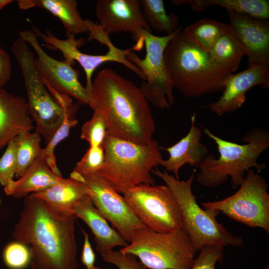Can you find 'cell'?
<instances>
[{"mask_svg": "<svg viewBox=\"0 0 269 269\" xmlns=\"http://www.w3.org/2000/svg\"><path fill=\"white\" fill-rule=\"evenodd\" d=\"M63 177L56 175L40 157L36 159L16 180L4 187L7 195L15 198L44 191L59 182Z\"/></svg>", "mask_w": 269, "mask_h": 269, "instance_id": "cell-22", "label": "cell"}, {"mask_svg": "<svg viewBox=\"0 0 269 269\" xmlns=\"http://www.w3.org/2000/svg\"><path fill=\"white\" fill-rule=\"evenodd\" d=\"M224 247L214 245L203 247L190 269H215L216 263L223 260Z\"/></svg>", "mask_w": 269, "mask_h": 269, "instance_id": "cell-34", "label": "cell"}, {"mask_svg": "<svg viewBox=\"0 0 269 269\" xmlns=\"http://www.w3.org/2000/svg\"><path fill=\"white\" fill-rule=\"evenodd\" d=\"M0 203H1V200H0Z\"/></svg>", "mask_w": 269, "mask_h": 269, "instance_id": "cell-41", "label": "cell"}, {"mask_svg": "<svg viewBox=\"0 0 269 269\" xmlns=\"http://www.w3.org/2000/svg\"><path fill=\"white\" fill-rule=\"evenodd\" d=\"M41 136L35 132H25L16 135L13 140L15 146L16 169L19 178L41 154Z\"/></svg>", "mask_w": 269, "mask_h": 269, "instance_id": "cell-29", "label": "cell"}, {"mask_svg": "<svg viewBox=\"0 0 269 269\" xmlns=\"http://www.w3.org/2000/svg\"><path fill=\"white\" fill-rule=\"evenodd\" d=\"M191 127L187 134L171 146L160 149L167 151L169 156L162 159L160 165L166 172H172L174 177L179 179L180 169L185 164L196 168L209 154L207 147L201 142L202 131L196 125V114L191 117Z\"/></svg>", "mask_w": 269, "mask_h": 269, "instance_id": "cell-18", "label": "cell"}, {"mask_svg": "<svg viewBox=\"0 0 269 269\" xmlns=\"http://www.w3.org/2000/svg\"><path fill=\"white\" fill-rule=\"evenodd\" d=\"M70 178L83 183L94 205L128 242L137 229L145 227L120 195L98 173L82 175L73 171Z\"/></svg>", "mask_w": 269, "mask_h": 269, "instance_id": "cell-12", "label": "cell"}, {"mask_svg": "<svg viewBox=\"0 0 269 269\" xmlns=\"http://www.w3.org/2000/svg\"><path fill=\"white\" fill-rule=\"evenodd\" d=\"M103 147L105 161L98 173L119 193L140 184L154 185L151 170L163 159L156 140L140 145L107 134Z\"/></svg>", "mask_w": 269, "mask_h": 269, "instance_id": "cell-5", "label": "cell"}, {"mask_svg": "<svg viewBox=\"0 0 269 269\" xmlns=\"http://www.w3.org/2000/svg\"><path fill=\"white\" fill-rule=\"evenodd\" d=\"M229 27V24L203 18L186 27L182 32L201 48L209 52Z\"/></svg>", "mask_w": 269, "mask_h": 269, "instance_id": "cell-27", "label": "cell"}, {"mask_svg": "<svg viewBox=\"0 0 269 269\" xmlns=\"http://www.w3.org/2000/svg\"><path fill=\"white\" fill-rule=\"evenodd\" d=\"M95 13L108 35L128 32L137 42L142 39L140 34L143 30L152 31L143 15L140 0H98Z\"/></svg>", "mask_w": 269, "mask_h": 269, "instance_id": "cell-15", "label": "cell"}, {"mask_svg": "<svg viewBox=\"0 0 269 269\" xmlns=\"http://www.w3.org/2000/svg\"><path fill=\"white\" fill-rule=\"evenodd\" d=\"M19 36L35 51L37 57L35 58V65L45 85L60 94L74 98L81 104L90 105L91 96L81 84L79 72L73 68L72 64L64 60H57L47 54L33 30H21Z\"/></svg>", "mask_w": 269, "mask_h": 269, "instance_id": "cell-13", "label": "cell"}, {"mask_svg": "<svg viewBox=\"0 0 269 269\" xmlns=\"http://www.w3.org/2000/svg\"><path fill=\"white\" fill-rule=\"evenodd\" d=\"M129 242L119 251L135 256L148 269H190L196 253L183 228L159 232L140 228Z\"/></svg>", "mask_w": 269, "mask_h": 269, "instance_id": "cell-7", "label": "cell"}, {"mask_svg": "<svg viewBox=\"0 0 269 269\" xmlns=\"http://www.w3.org/2000/svg\"><path fill=\"white\" fill-rule=\"evenodd\" d=\"M181 28L179 26L163 52L173 88L189 98L223 91L222 82L230 73L217 65L208 52L185 35Z\"/></svg>", "mask_w": 269, "mask_h": 269, "instance_id": "cell-3", "label": "cell"}, {"mask_svg": "<svg viewBox=\"0 0 269 269\" xmlns=\"http://www.w3.org/2000/svg\"><path fill=\"white\" fill-rule=\"evenodd\" d=\"M2 258L4 264L9 269H25L31 262L29 247L16 241L6 246Z\"/></svg>", "mask_w": 269, "mask_h": 269, "instance_id": "cell-30", "label": "cell"}, {"mask_svg": "<svg viewBox=\"0 0 269 269\" xmlns=\"http://www.w3.org/2000/svg\"><path fill=\"white\" fill-rule=\"evenodd\" d=\"M92 269H104L95 266V267L93 268Z\"/></svg>", "mask_w": 269, "mask_h": 269, "instance_id": "cell-39", "label": "cell"}, {"mask_svg": "<svg viewBox=\"0 0 269 269\" xmlns=\"http://www.w3.org/2000/svg\"><path fill=\"white\" fill-rule=\"evenodd\" d=\"M209 53L213 60L229 73L237 70L242 58L246 55L244 45L230 26Z\"/></svg>", "mask_w": 269, "mask_h": 269, "instance_id": "cell-25", "label": "cell"}, {"mask_svg": "<svg viewBox=\"0 0 269 269\" xmlns=\"http://www.w3.org/2000/svg\"><path fill=\"white\" fill-rule=\"evenodd\" d=\"M231 29L244 45L249 66L269 67V21L227 10Z\"/></svg>", "mask_w": 269, "mask_h": 269, "instance_id": "cell-16", "label": "cell"}, {"mask_svg": "<svg viewBox=\"0 0 269 269\" xmlns=\"http://www.w3.org/2000/svg\"><path fill=\"white\" fill-rule=\"evenodd\" d=\"M75 218L58 216L32 194L25 197L12 237L30 246L31 269L78 268Z\"/></svg>", "mask_w": 269, "mask_h": 269, "instance_id": "cell-1", "label": "cell"}, {"mask_svg": "<svg viewBox=\"0 0 269 269\" xmlns=\"http://www.w3.org/2000/svg\"><path fill=\"white\" fill-rule=\"evenodd\" d=\"M223 93L218 100L208 106L210 110L221 116L239 109L245 103V94L251 88L269 86V67L252 66L237 74L230 73L224 79Z\"/></svg>", "mask_w": 269, "mask_h": 269, "instance_id": "cell-17", "label": "cell"}, {"mask_svg": "<svg viewBox=\"0 0 269 269\" xmlns=\"http://www.w3.org/2000/svg\"><path fill=\"white\" fill-rule=\"evenodd\" d=\"M13 1L12 0H0V10L4 7Z\"/></svg>", "mask_w": 269, "mask_h": 269, "instance_id": "cell-38", "label": "cell"}, {"mask_svg": "<svg viewBox=\"0 0 269 269\" xmlns=\"http://www.w3.org/2000/svg\"><path fill=\"white\" fill-rule=\"evenodd\" d=\"M17 2L22 9L37 7L49 11L61 21L67 34L75 35L88 32L76 0H18Z\"/></svg>", "mask_w": 269, "mask_h": 269, "instance_id": "cell-23", "label": "cell"}, {"mask_svg": "<svg viewBox=\"0 0 269 269\" xmlns=\"http://www.w3.org/2000/svg\"><path fill=\"white\" fill-rule=\"evenodd\" d=\"M89 106L104 118L108 135L140 145L153 139L155 124L144 95L112 69L102 70L92 81Z\"/></svg>", "mask_w": 269, "mask_h": 269, "instance_id": "cell-2", "label": "cell"}, {"mask_svg": "<svg viewBox=\"0 0 269 269\" xmlns=\"http://www.w3.org/2000/svg\"><path fill=\"white\" fill-rule=\"evenodd\" d=\"M264 269H269V266L266 267Z\"/></svg>", "mask_w": 269, "mask_h": 269, "instance_id": "cell-40", "label": "cell"}, {"mask_svg": "<svg viewBox=\"0 0 269 269\" xmlns=\"http://www.w3.org/2000/svg\"><path fill=\"white\" fill-rule=\"evenodd\" d=\"M16 169L15 143L12 139L6 145V149L0 158V183L5 186L13 180Z\"/></svg>", "mask_w": 269, "mask_h": 269, "instance_id": "cell-33", "label": "cell"}, {"mask_svg": "<svg viewBox=\"0 0 269 269\" xmlns=\"http://www.w3.org/2000/svg\"><path fill=\"white\" fill-rule=\"evenodd\" d=\"M179 26L172 34L156 36L151 32L143 30L140 37L145 46L146 54L141 59L131 50L127 59L139 68L145 80L140 88L148 102L160 110L168 109L174 103L173 87L165 67L163 52L169 41L177 32Z\"/></svg>", "mask_w": 269, "mask_h": 269, "instance_id": "cell-11", "label": "cell"}, {"mask_svg": "<svg viewBox=\"0 0 269 269\" xmlns=\"http://www.w3.org/2000/svg\"><path fill=\"white\" fill-rule=\"evenodd\" d=\"M74 216L83 220L90 229L94 236L96 249L100 254L113 250L117 247H125L128 245V241L109 225L89 196L77 205Z\"/></svg>", "mask_w": 269, "mask_h": 269, "instance_id": "cell-20", "label": "cell"}, {"mask_svg": "<svg viewBox=\"0 0 269 269\" xmlns=\"http://www.w3.org/2000/svg\"><path fill=\"white\" fill-rule=\"evenodd\" d=\"M11 71L10 58L7 52L0 46V88L9 81Z\"/></svg>", "mask_w": 269, "mask_h": 269, "instance_id": "cell-37", "label": "cell"}, {"mask_svg": "<svg viewBox=\"0 0 269 269\" xmlns=\"http://www.w3.org/2000/svg\"><path fill=\"white\" fill-rule=\"evenodd\" d=\"M32 194L42 200L55 214L61 217L74 216L77 205L88 196L85 185L70 177L63 178L49 188Z\"/></svg>", "mask_w": 269, "mask_h": 269, "instance_id": "cell-21", "label": "cell"}, {"mask_svg": "<svg viewBox=\"0 0 269 269\" xmlns=\"http://www.w3.org/2000/svg\"><path fill=\"white\" fill-rule=\"evenodd\" d=\"M81 231L84 235V242L81 255V261L86 269H92L95 266L96 255L89 240L88 234L82 228H81Z\"/></svg>", "mask_w": 269, "mask_h": 269, "instance_id": "cell-36", "label": "cell"}, {"mask_svg": "<svg viewBox=\"0 0 269 269\" xmlns=\"http://www.w3.org/2000/svg\"><path fill=\"white\" fill-rule=\"evenodd\" d=\"M23 76L27 96L29 115L36 123L35 132L46 144L52 139L63 123L65 109L49 92L35 65V58L28 44L22 40L10 48Z\"/></svg>", "mask_w": 269, "mask_h": 269, "instance_id": "cell-8", "label": "cell"}, {"mask_svg": "<svg viewBox=\"0 0 269 269\" xmlns=\"http://www.w3.org/2000/svg\"><path fill=\"white\" fill-rule=\"evenodd\" d=\"M189 3L192 9L201 11L208 7L220 6L227 10L247 14L255 18L267 20L269 18L268 0H183Z\"/></svg>", "mask_w": 269, "mask_h": 269, "instance_id": "cell-26", "label": "cell"}, {"mask_svg": "<svg viewBox=\"0 0 269 269\" xmlns=\"http://www.w3.org/2000/svg\"><path fill=\"white\" fill-rule=\"evenodd\" d=\"M33 31L37 36L40 37L45 43L50 45L62 53L64 60L73 64L78 62L83 68L86 75V85L85 88L91 96L92 87V75L96 69L102 63L108 61L117 62L123 64L134 72L144 81L145 77L141 71L135 65L129 61L126 55L131 50H140L142 46L139 43L128 49H120L110 42L106 45L108 51L104 55H90L80 51L78 47L81 42L76 40L75 35L67 34L66 39H60L55 36L49 30L46 33L41 32L36 27H32Z\"/></svg>", "mask_w": 269, "mask_h": 269, "instance_id": "cell-14", "label": "cell"}, {"mask_svg": "<svg viewBox=\"0 0 269 269\" xmlns=\"http://www.w3.org/2000/svg\"><path fill=\"white\" fill-rule=\"evenodd\" d=\"M151 173L161 178L173 192L180 210L183 229L196 252L208 245L243 246L241 237L232 235L218 222L216 217L219 211L203 209L198 205L192 190L194 171L185 181L157 168L152 169Z\"/></svg>", "mask_w": 269, "mask_h": 269, "instance_id": "cell-6", "label": "cell"}, {"mask_svg": "<svg viewBox=\"0 0 269 269\" xmlns=\"http://www.w3.org/2000/svg\"><path fill=\"white\" fill-rule=\"evenodd\" d=\"M269 185L259 172L250 169L234 194L221 200L204 202V209L217 210L229 218L269 233Z\"/></svg>", "mask_w": 269, "mask_h": 269, "instance_id": "cell-9", "label": "cell"}, {"mask_svg": "<svg viewBox=\"0 0 269 269\" xmlns=\"http://www.w3.org/2000/svg\"><path fill=\"white\" fill-rule=\"evenodd\" d=\"M104 161L105 152L102 146L89 147L76 163L73 170L82 175L96 173L102 168Z\"/></svg>", "mask_w": 269, "mask_h": 269, "instance_id": "cell-32", "label": "cell"}, {"mask_svg": "<svg viewBox=\"0 0 269 269\" xmlns=\"http://www.w3.org/2000/svg\"><path fill=\"white\" fill-rule=\"evenodd\" d=\"M25 99L0 88V149L16 135L34 128Z\"/></svg>", "mask_w": 269, "mask_h": 269, "instance_id": "cell-19", "label": "cell"}, {"mask_svg": "<svg viewBox=\"0 0 269 269\" xmlns=\"http://www.w3.org/2000/svg\"><path fill=\"white\" fill-rule=\"evenodd\" d=\"M100 256L104 261L115 265L119 269H147L132 254L112 250Z\"/></svg>", "mask_w": 269, "mask_h": 269, "instance_id": "cell-35", "label": "cell"}, {"mask_svg": "<svg viewBox=\"0 0 269 269\" xmlns=\"http://www.w3.org/2000/svg\"><path fill=\"white\" fill-rule=\"evenodd\" d=\"M205 133L216 144L219 156L208 154L197 167L199 172L196 179L201 185L216 187L231 178L232 187L236 189L245 178V173L252 168L259 172L265 169V163H259L261 154L269 147V133L259 128L249 131L243 137L245 144H238L221 138L207 128Z\"/></svg>", "mask_w": 269, "mask_h": 269, "instance_id": "cell-4", "label": "cell"}, {"mask_svg": "<svg viewBox=\"0 0 269 269\" xmlns=\"http://www.w3.org/2000/svg\"><path fill=\"white\" fill-rule=\"evenodd\" d=\"M123 195L131 209L146 228L159 232L183 228L178 204L166 185L140 184L129 189Z\"/></svg>", "mask_w": 269, "mask_h": 269, "instance_id": "cell-10", "label": "cell"}, {"mask_svg": "<svg viewBox=\"0 0 269 269\" xmlns=\"http://www.w3.org/2000/svg\"><path fill=\"white\" fill-rule=\"evenodd\" d=\"M107 135V127L103 116L94 111L92 118L82 127L80 138L86 140L89 147L102 146Z\"/></svg>", "mask_w": 269, "mask_h": 269, "instance_id": "cell-31", "label": "cell"}, {"mask_svg": "<svg viewBox=\"0 0 269 269\" xmlns=\"http://www.w3.org/2000/svg\"><path fill=\"white\" fill-rule=\"evenodd\" d=\"M143 15L149 28L166 35L178 27V18L174 13L167 14L162 0H140Z\"/></svg>", "mask_w": 269, "mask_h": 269, "instance_id": "cell-28", "label": "cell"}, {"mask_svg": "<svg viewBox=\"0 0 269 269\" xmlns=\"http://www.w3.org/2000/svg\"><path fill=\"white\" fill-rule=\"evenodd\" d=\"M51 94L54 99L65 109V116L62 124L55 132L49 142L42 148L40 157L42 158L52 171L58 176L62 177L59 170L54 155V150L57 145L69 134L72 128L78 123L75 114L78 105L73 102L71 97L52 91Z\"/></svg>", "mask_w": 269, "mask_h": 269, "instance_id": "cell-24", "label": "cell"}]
</instances>
